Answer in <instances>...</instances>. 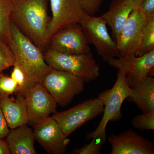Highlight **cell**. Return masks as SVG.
Returning a JSON list of instances; mask_svg holds the SVG:
<instances>
[{
    "label": "cell",
    "mask_w": 154,
    "mask_h": 154,
    "mask_svg": "<svg viewBox=\"0 0 154 154\" xmlns=\"http://www.w3.org/2000/svg\"><path fill=\"white\" fill-rule=\"evenodd\" d=\"M10 1H12V2H16L17 0H10Z\"/></svg>",
    "instance_id": "4dcf8cb0"
},
{
    "label": "cell",
    "mask_w": 154,
    "mask_h": 154,
    "mask_svg": "<svg viewBox=\"0 0 154 154\" xmlns=\"http://www.w3.org/2000/svg\"><path fill=\"white\" fill-rule=\"evenodd\" d=\"M83 8L89 16L94 17L98 13L104 0H79Z\"/></svg>",
    "instance_id": "484cf974"
},
{
    "label": "cell",
    "mask_w": 154,
    "mask_h": 154,
    "mask_svg": "<svg viewBox=\"0 0 154 154\" xmlns=\"http://www.w3.org/2000/svg\"><path fill=\"white\" fill-rule=\"evenodd\" d=\"M137 6L133 0H112L108 11L101 16L110 27L116 40L130 14Z\"/></svg>",
    "instance_id": "2e32d148"
},
{
    "label": "cell",
    "mask_w": 154,
    "mask_h": 154,
    "mask_svg": "<svg viewBox=\"0 0 154 154\" xmlns=\"http://www.w3.org/2000/svg\"><path fill=\"white\" fill-rule=\"evenodd\" d=\"M117 79L111 89H107L98 95L97 98L103 102L104 108L102 120L93 132L86 136L87 140L93 138L102 139L106 142V127L110 121H118L122 118V105L130 96L131 90L127 82L126 76L123 72L118 69Z\"/></svg>",
    "instance_id": "3957f363"
},
{
    "label": "cell",
    "mask_w": 154,
    "mask_h": 154,
    "mask_svg": "<svg viewBox=\"0 0 154 154\" xmlns=\"http://www.w3.org/2000/svg\"><path fill=\"white\" fill-rule=\"evenodd\" d=\"M154 49V17L148 19L147 23L135 55L141 56Z\"/></svg>",
    "instance_id": "44dd1931"
},
{
    "label": "cell",
    "mask_w": 154,
    "mask_h": 154,
    "mask_svg": "<svg viewBox=\"0 0 154 154\" xmlns=\"http://www.w3.org/2000/svg\"><path fill=\"white\" fill-rule=\"evenodd\" d=\"M10 131L0 105V137L5 138Z\"/></svg>",
    "instance_id": "83f0119b"
},
{
    "label": "cell",
    "mask_w": 154,
    "mask_h": 154,
    "mask_svg": "<svg viewBox=\"0 0 154 154\" xmlns=\"http://www.w3.org/2000/svg\"><path fill=\"white\" fill-rule=\"evenodd\" d=\"M137 6H139L143 0H133Z\"/></svg>",
    "instance_id": "f546056e"
},
{
    "label": "cell",
    "mask_w": 154,
    "mask_h": 154,
    "mask_svg": "<svg viewBox=\"0 0 154 154\" xmlns=\"http://www.w3.org/2000/svg\"><path fill=\"white\" fill-rule=\"evenodd\" d=\"M111 154H154L153 142L129 129L108 138Z\"/></svg>",
    "instance_id": "5bb4252c"
},
{
    "label": "cell",
    "mask_w": 154,
    "mask_h": 154,
    "mask_svg": "<svg viewBox=\"0 0 154 154\" xmlns=\"http://www.w3.org/2000/svg\"><path fill=\"white\" fill-rule=\"evenodd\" d=\"M148 18L139 6L130 14L116 40L122 57L135 55Z\"/></svg>",
    "instance_id": "9c48e42d"
},
{
    "label": "cell",
    "mask_w": 154,
    "mask_h": 154,
    "mask_svg": "<svg viewBox=\"0 0 154 154\" xmlns=\"http://www.w3.org/2000/svg\"><path fill=\"white\" fill-rule=\"evenodd\" d=\"M103 102L98 98L86 100L69 110L54 113L64 134L69 137L79 128L103 113Z\"/></svg>",
    "instance_id": "52a82bcc"
},
{
    "label": "cell",
    "mask_w": 154,
    "mask_h": 154,
    "mask_svg": "<svg viewBox=\"0 0 154 154\" xmlns=\"http://www.w3.org/2000/svg\"><path fill=\"white\" fill-rule=\"evenodd\" d=\"M33 131L35 140L48 153L63 154L66 152L70 140L52 117L35 125Z\"/></svg>",
    "instance_id": "7c38bea8"
},
{
    "label": "cell",
    "mask_w": 154,
    "mask_h": 154,
    "mask_svg": "<svg viewBox=\"0 0 154 154\" xmlns=\"http://www.w3.org/2000/svg\"><path fill=\"white\" fill-rule=\"evenodd\" d=\"M139 6L148 19L154 17V0H143Z\"/></svg>",
    "instance_id": "4316f807"
},
{
    "label": "cell",
    "mask_w": 154,
    "mask_h": 154,
    "mask_svg": "<svg viewBox=\"0 0 154 154\" xmlns=\"http://www.w3.org/2000/svg\"><path fill=\"white\" fill-rule=\"evenodd\" d=\"M42 84L62 107L68 106L75 96L85 91L84 80L68 72L51 68Z\"/></svg>",
    "instance_id": "5b68a950"
},
{
    "label": "cell",
    "mask_w": 154,
    "mask_h": 154,
    "mask_svg": "<svg viewBox=\"0 0 154 154\" xmlns=\"http://www.w3.org/2000/svg\"><path fill=\"white\" fill-rule=\"evenodd\" d=\"M108 63L125 74L127 82L130 86L146 77H153L154 49L141 56L114 58Z\"/></svg>",
    "instance_id": "30bf717a"
},
{
    "label": "cell",
    "mask_w": 154,
    "mask_h": 154,
    "mask_svg": "<svg viewBox=\"0 0 154 154\" xmlns=\"http://www.w3.org/2000/svg\"><path fill=\"white\" fill-rule=\"evenodd\" d=\"M17 86L11 77L0 73V94L10 96L17 94Z\"/></svg>",
    "instance_id": "d4e9b609"
},
{
    "label": "cell",
    "mask_w": 154,
    "mask_h": 154,
    "mask_svg": "<svg viewBox=\"0 0 154 154\" xmlns=\"http://www.w3.org/2000/svg\"><path fill=\"white\" fill-rule=\"evenodd\" d=\"M13 8L14 2L0 0V39L10 48L12 41L11 23Z\"/></svg>",
    "instance_id": "d6986e66"
},
{
    "label": "cell",
    "mask_w": 154,
    "mask_h": 154,
    "mask_svg": "<svg viewBox=\"0 0 154 154\" xmlns=\"http://www.w3.org/2000/svg\"><path fill=\"white\" fill-rule=\"evenodd\" d=\"M79 24L88 44L95 46L104 61L108 62L112 59L121 57L116 42L110 36L107 23L102 17L91 16Z\"/></svg>",
    "instance_id": "8992f818"
},
{
    "label": "cell",
    "mask_w": 154,
    "mask_h": 154,
    "mask_svg": "<svg viewBox=\"0 0 154 154\" xmlns=\"http://www.w3.org/2000/svg\"><path fill=\"white\" fill-rule=\"evenodd\" d=\"M8 145L4 138L0 137V154H11Z\"/></svg>",
    "instance_id": "f1b7e54d"
},
{
    "label": "cell",
    "mask_w": 154,
    "mask_h": 154,
    "mask_svg": "<svg viewBox=\"0 0 154 154\" xmlns=\"http://www.w3.org/2000/svg\"><path fill=\"white\" fill-rule=\"evenodd\" d=\"M130 96L126 99L137 105L143 113L154 110V79L147 77L129 86Z\"/></svg>",
    "instance_id": "ac0fdd59"
},
{
    "label": "cell",
    "mask_w": 154,
    "mask_h": 154,
    "mask_svg": "<svg viewBox=\"0 0 154 154\" xmlns=\"http://www.w3.org/2000/svg\"><path fill=\"white\" fill-rule=\"evenodd\" d=\"M0 105L9 128L14 129L29 122L25 97L17 95L16 99L0 94Z\"/></svg>",
    "instance_id": "9a60e30c"
},
{
    "label": "cell",
    "mask_w": 154,
    "mask_h": 154,
    "mask_svg": "<svg viewBox=\"0 0 154 154\" xmlns=\"http://www.w3.org/2000/svg\"><path fill=\"white\" fill-rule=\"evenodd\" d=\"M12 41L10 48L15 63L21 66L34 82L42 83L51 69L45 59L44 53L19 30L11 21Z\"/></svg>",
    "instance_id": "7a4b0ae2"
},
{
    "label": "cell",
    "mask_w": 154,
    "mask_h": 154,
    "mask_svg": "<svg viewBox=\"0 0 154 154\" xmlns=\"http://www.w3.org/2000/svg\"><path fill=\"white\" fill-rule=\"evenodd\" d=\"M29 122L40 123L57 112V104L41 83H36L25 94Z\"/></svg>",
    "instance_id": "8fae6325"
},
{
    "label": "cell",
    "mask_w": 154,
    "mask_h": 154,
    "mask_svg": "<svg viewBox=\"0 0 154 154\" xmlns=\"http://www.w3.org/2000/svg\"><path fill=\"white\" fill-rule=\"evenodd\" d=\"M15 57L11 48L0 39V73L13 66Z\"/></svg>",
    "instance_id": "603a6c76"
},
{
    "label": "cell",
    "mask_w": 154,
    "mask_h": 154,
    "mask_svg": "<svg viewBox=\"0 0 154 154\" xmlns=\"http://www.w3.org/2000/svg\"><path fill=\"white\" fill-rule=\"evenodd\" d=\"M14 68L11 72V77L16 82L17 86V91L16 95L25 96V94L35 84L36 82L28 76L26 72L19 66L18 64L15 63Z\"/></svg>",
    "instance_id": "ffe728a7"
},
{
    "label": "cell",
    "mask_w": 154,
    "mask_h": 154,
    "mask_svg": "<svg viewBox=\"0 0 154 154\" xmlns=\"http://www.w3.org/2000/svg\"><path fill=\"white\" fill-rule=\"evenodd\" d=\"M45 62L51 68L70 73L88 83L97 79L99 67L92 53L71 54L48 48L44 52Z\"/></svg>",
    "instance_id": "277c9868"
},
{
    "label": "cell",
    "mask_w": 154,
    "mask_h": 154,
    "mask_svg": "<svg viewBox=\"0 0 154 154\" xmlns=\"http://www.w3.org/2000/svg\"><path fill=\"white\" fill-rule=\"evenodd\" d=\"M133 126L141 131L154 130V110L134 116L131 120Z\"/></svg>",
    "instance_id": "7402d4cb"
},
{
    "label": "cell",
    "mask_w": 154,
    "mask_h": 154,
    "mask_svg": "<svg viewBox=\"0 0 154 154\" xmlns=\"http://www.w3.org/2000/svg\"><path fill=\"white\" fill-rule=\"evenodd\" d=\"M48 49L66 54H91L80 24L59 31L51 38Z\"/></svg>",
    "instance_id": "4fadbf2b"
},
{
    "label": "cell",
    "mask_w": 154,
    "mask_h": 154,
    "mask_svg": "<svg viewBox=\"0 0 154 154\" xmlns=\"http://www.w3.org/2000/svg\"><path fill=\"white\" fill-rule=\"evenodd\" d=\"M6 138L12 154H36L33 131L24 124L10 131Z\"/></svg>",
    "instance_id": "e0dca14e"
},
{
    "label": "cell",
    "mask_w": 154,
    "mask_h": 154,
    "mask_svg": "<svg viewBox=\"0 0 154 154\" xmlns=\"http://www.w3.org/2000/svg\"><path fill=\"white\" fill-rule=\"evenodd\" d=\"M52 17L48 28V39L59 31L79 24L89 16L79 0H50Z\"/></svg>",
    "instance_id": "ba28073f"
},
{
    "label": "cell",
    "mask_w": 154,
    "mask_h": 154,
    "mask_svg": "<svg viewBox=\"0 0 154 154\" xmlns=\"http://www.w3.org/2000/svg\"><path fill=\"white\" fill-rule=\"evenodd\" d=\"M48 5V0H17L11 14L12 22L43 53L49 43Z\"/></svg>",
    "instance_id": "6da1fadb"
},
{
    "label": "cell",
    "mask_w": 154,
    "mask_h": 154,
    "mask_svg": "<svg viewBox=\"0 0 154 154\" xmlns=\"http://www.w3.org/2000/svg\"><path fill=\"white\" fill-rule=\"evenodd\" d=\"M91 142L85 145L80 148L75 149L72 154H101L103 145L105 143L102 139L96 137L92 138Z\"/></svg>",
    "instance_id": "cb8c5ba5"
}]
</instances>
